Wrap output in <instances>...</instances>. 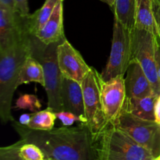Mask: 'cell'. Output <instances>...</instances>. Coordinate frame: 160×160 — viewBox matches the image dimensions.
I'll return each instance as SVG.
<instances>
[{
    "label": "cell",
    "mask_w": 160,
    "mask_h": 160,
    "mask_svg": "<svg viewBox=\"0 0 160 160\" xmlns=\"http://www.w3.org/2000/svg\"><path fill=\"white\" fill-rule=\"evenodd\" d=\"M23 143H33L44 152L45 159L53 160H96L95 142L85 123L63 126L50 131H38L12 122Z\"/></svg>",
    "instance_id": "6da1fadb"
},
{
    "label": "cell",
    "mask_w": 160,
    "mask_h": 160,
    "mask_svg": "<svg viewBox=\"0 0 160 160\" xmlns=\"http://www.w3.org/2000/svg\"><path fill=\"white\" fill-rule=\"evenodd\" d=\"M31 54L27 28L6 48L0 49V118L12 122V102L25 59Z\"/></svg>",
    "instance_id": "7a4b0ae2"
},
{
    "label": "cell",
    "mask_w": 160,
    "mask_h": 160,
    "mask_svg": "<svg viewBox=\"0 0 160 160\" xmlns=\"http://www.w3.org/2000/svg\"><path fill=\"white\" fill-rule=\"evenodd\" d=\"M96 160H146L152 153L114 125H109L95 141Z\"/></svg>",
    "instance_id": "3957f363"
},
{
    "label": "cell",
    "mask_w": 160,
    "mask_h": 160,
    "mask_svg": "<svg viewBox=\"0 0 160 160\" xmlns=\"http://www.w3.org/2000/svg\"><path fill=\"white\" fill-rule=\"evenodd\" d=\"M29 43L31 55L42 64L43 68L48 108L55 112L62 111L60 91L62 76L57 59V48L59 43L45 45L31 34H29Z\"/></svg>",
    "instance_id": "277c9868"
},
{
    "label": "cell",
    "mask_w": 160,
    "mask_h": 160,
    "mask_svg": "<svg viewBox=\"0 0 160 160\" xmlns=\"http://www.w3.org/2000/svg\"><path fill=\"white\" fill-rule=\"evenodd\" d=\"M101 73L92 67L81 82L84 94L86 125L97 140L102 132L109 126L102 109L101 98Z\"/></svg>",
    "instance_id": "5b68a950"
},
{
    "label": "cell",
    "mask_w": 160,
    "mask_h": 160,
    "mask_svg": "<svg viewBox=\"0 0 160 160\" xmlns=\"http://www.w3.org/2000/svg\"><path fill=\"white\" fill-rule=\"evenodd\" d=\"M114 126L148 149L155 158L160 156V125L138 118L123 110Z\"/></svg>",
    "instance_id": "8992f818"
},
{
    "label": "cell",
    "mask_w": 160,
    "mask_h": 160,
    "mask_svg": "<svg viewBox=\"0 0 160 160\" xmlns=\"http://www.w3.org/2000/svg\"><path fill=\"white\" fill-rule=\"evenodd\" d=\"M131 32L114 19L111 52L101 76L108 81L119 75H125L132 59Z\"/></svg>",
    "instance_id": "52a82bcc"
},
{
    "label": "cell",
    "mask_w": 160,
    "mask_h": 160,
    "mask_svg": "<svg viewBox=\"0 0 160 160\" xmlns=\"http://www.w3.org/2000/svg\"><path fill=\"white\" fill-rule=\"evenodd\" d=\"M156 38L145 30L134 28L131 32V55L132 59L140 63L152 85L156 95L160 94V80L156 63Z\"/></svg>",
    "instance_id": "ba28073f"
},
{
    "label": "cell",
    "mask_w": 160,
    "mask_h": 160,
    "mask_svg": "<svg viewBox=\"0 0 160 160\" xmlns=\"http://www.w3.org/2000/svg\"><path fill=\"white\" fill-rule=\"evenodd\" d=\"M127 98L124 75H119L108 81L101 79V98L106 121L115 124L122 113Z\"/></svg>",
    "instance_id": "9c48e42d"
},
{
    "label": "cell",
    "mask_w": 160,
    "mask_h": 160,
    "mask_svg": "<svg viewBox=\"0 0 160 160\" xmlns=\"http://www.w3.org/2000/svg\"><path fill=\"white\" fill-rule=\"evenodd\" d=\"M57 59L62 76L79 83L82 82L92 68L67 38L58 45Z\"/></svg>",
    "instance_id": "30bf717a"
},
{
    "label": "cell",
    "mask_w": 160,
    "mask_h": 160,
    "mask_svg": "<svg viewBox=\"0 0 160 160\" xmlns=\"http://www.w3.org/2000/svg\"><path fill=\"white\" fill-rule=\"evenodd\" d=\"M124 83L128 98H145L156 95L140 63L134 59H131L126 71V77L124 75Z\"/></svg>",
    "instance_id": "8fae6325"
},
{
    "label": "cell",
    "mask_w": 160,
    "mask_h": 160,
    "mask_svg": "<svg viewBox=\"0 0 160 160\" xmlns=\"http://www.w3.org/2000/svg\"><path fill=\"white\" fill-rule=\"evenodd\" d=\"M60 95L62 110L71 112L81 117L86 124L84 94L81 83L62 77Z\"/></svg>",
    "instance_id": "7c38bea8"
},
{
    "label": "cell",
    "mask_w": 160,
    "mask_h": 160,
    "mask_svg": "<svg viewBox=\"0 0 160 160\" xmlns=\"http://www.w3.org/2000/svg\"><path fill=\"white\" fill-rule=\"evenodd\" d=\"M24 18L0 6V49L10 45L26 29Z\"/></svg>",
    "instance_id": "4fadbf2b"
},
{
    "label": "cell",
    "mask_w": 160,
    "mask_h": 160,
    "mask_svg": "<svg viewBox=\"0 0 160 160\" xmlns=\"http://www.w3.org/2000/svg\"><path fill=\"white\" fill-rule=\"evenodd\" d=\"M63 1L60 0L46 23L33 34L45 45L60 43L65 38L63 27Z\"/></svg>",
    "instance_id": "5bb4252c"
},
{
    "label": "cell",
    "mask_w": 160,
    "mask_h": 160,
    "mask_svg": "<svg viewBox=\"0 0 160 160\" xmlns=\"http://www.w3.org/2000/svg\"><path fill=\"white\" fill-rule=\"evenodd\" d=\"M156 95L145 98H128L123 110L138 118L155 121V102Z\"/></svg>",
    "instance_id": "9a60e30c"
},
{
    "label": "cell",
    "mask_w": 160,
    "mask_h": 160,
    "mask_svg": "<svg viewBox=\"0 0 160 160\" xmlns=\"http://www.w3.org/2000/svg\"><path fill=\"white\" fill-rule=\"evenodd\" d=\"M59 1L60 0H45L40 9L25 17V26L29 34H36L45 25Z\"/></svg>",
    "instance_id": "2e32d148"
},
{
    "label": "cell",
    "mask_w": 160,
    "mask_h": 160,
    "mask_svg": "<svg viewBox=\"0 0 160 160\" xmlns=\"http://www.w3.org/2000/svg\"><path fill=\"white\" fill-rule=\"evenodd\" d=\"M31 82L38 83L43 88L45 86V75L42 64L30 54L25 59L20 70L17 87Z\"/></svg>",
    "instance_id": "e0dca14e"
},
{
    "label": "cell",
    "mask_w": 160,
    "mask_h": 160,
    "mask_svg": "<svg viewBox=\"0 0 160 160\" xmlns=\"http://www.w3.org/2000/svg\"><path fill=\"white\" fill-rule=\"evenodd\" d=\"M114 19L127 30L132 31L135 28L136 0H116L112 8Z\"/></svg>",
    "instance_id": "ac0fdd59"
},
{
    "label": "cell",
    "mask_w": 160,
    "mask_h": 160,
    "mask_svg": "<svg viewBox=\"0 0 160 160\" xmlns=\"http://www.w3.org/2000/svg\"><path fill=\"white\" fill-rule=\"evenodd\" d=\"M152 33L156 38L152 0H136L135 28Z\"/></svg>",
    "instance_id": "d6986e66"
},
{
    "label": "cell",
    "mask_w": 160,
    "mask_h": 160,
    "mask_svg": "<svg viewBox=\"0 0 160 160\" xmlns=\"http://www.w3.org/2000/svg\"><path fill=\"white\" fill-rule=\"evenodd\" d=\"M56 119V112L49 108H47L45 110L32 113L31 122L27 127L38 131H50L54 128Z\"/></svg>",
    "instance_id": "ffe728a7"
},
{
    "label": "cell",
    "mask_w": 160,
    "mask_h": 160,
    "mask_svg": "<svg viewBox=\"0 0 160 160\" xmlns=\"http://www.w3.org/2000/svg\"><path fill=\"white\" fill-rule=\"evenodd\" d=\"M20 142L19 155L23 160H45V156L42 150L33 143Z\"/></svg>",
    "instance_id": "44dd1931"
},
{
    "label": "cell",
    "mask_w": 160,
    "mask_h": 160,
    "mask_svg": "<svg viewBox=\"0 0 160 160\" xmlns=\"http://www.w3.org/2000/svg\"><path fill=\"white\" fill-rule=\"evenodd\" d=\"M42 106L40 101L34 95L24 94L19 97L16 102V108L21 109H28L30 111H34L39 109Z\"/></svg>",
    "instance_id": "7402d4cb"
},
{
    "label": "cell",
    "mask_w": 160,
    "mask_h": 160,
    "mask_svg": "<svg viewBox=\"0 0 160 160\" xmlns=\"http://www.w3.org/2000/svg\"><path fill=\"white\" fill-rule=\"evenodd\" d=\"M20 142L15 144L2 147L0 148V160H23L19 155Z\"/></svg>",
    "instance_id": "603a6c76"
},
{
    "label": "cell",
    "mask_w": 160,
    "mask_h": 160,
    "mask_svg": "<svg viewBox=\"0 0 160 160\" xmlns=\"http://www.w3.org/2000/svg\"><path fill=\"white\" fill-rule=\"evenodd\" d=\"M56 115L57 119H59L62 122L63 126L70 127L75 122H80L81 123H84V120L81 117H78V115L73 113V112H68V111H59V112H56Z\"/></svg>",
    "instance_id": "cb8c5ba5"
},
{
    "label": "cell",
    "mask_w": 160,
    "mask_h": 160,
    "mask_svg": "<svg viewBox=\"0 0 160 160\" xmlns=\"http://www.w3.org/2000/svg\"><path fill=\"white\" fill-rule=\"evenodd\" d=\"M152 5L156 32V40L160 46V0H152Z\"/></svg>",
    "instance_id": "d4e9b609"
},
{
    "label": "cell",
    "mask_w": 160,
    "mask_h": 160,
    "mask_svg": "<svg viewBox=\"0 0 160 160\" xmlns=\"http://www.w3.org/2000/svg\"><path fill=\"white\" fill-rule=\"evenodd\" d=\"M16 4V11L20 16L26 17L29 15L28 0H14Z\"/></svg>",
    "instance_id": "484cf974"
},
{
    "label": "cell",
    "mask_w": 160,
    "mask_h": 160,
    "mask_svg": "<svg viewBox=\"0 0 160 160\" xmlns=\"http://www.w3.org/2000/svg\"><path fill=\"white\" fill-rule=\"evenodd\" d=\"M155 121L160 125V94L157 96L155 102Z\"/></svg>",
    "instance_id": "4316f807"
},
{
    "label": "cell",
    "mask_w": 160,
    "mask_h": 160,
    "mask_svg": "<svg viewBox=\"0 0 160 160\" xmlns=\"http://www.w3.org/2000/svg\"><path fill=\"white\" fill-rule=\"evenodd\" d=\"M0 6H4L13 12H17L16 11V4L14 0H0Z\"/></svg>",
    "instance_id": "83f0119b"
},
{
    "label": "cell",
    "mask_w": 160,
    "mask_h": 160,
    "mask_svg": "<svg viewBox=\"0 0 160 160\" xmlns=\"http://www.w3.org/2000/svg\"><path fill=\"white\" fill-rule=\"evenodd\" d=\"M31 116L32 113H24L23 115H21L19 118V123L22 125H24V126H28L30 123L31 120Z\"/></svg>",
    "instance_id": "f1b7e54d"
},
{
    "label": "cell",
    "mask_w": 160,
    "mask_h": 160,
    "mask_svg": "<svg viewBox=\"0 0 160 160\" xmlns=\"http://www.w3.org/2000/svg\"><path fill=\"white\" fill-rule=\"evenodd\" d=\"M155 56H156V69H157V73H158V75H159V78L160 80V46L158 43L156 47V52H155Z\"/></svg>",
    "instance_id": "f546056e"
},
{
    "label": "cell",
    "mask_w": 160,
    "mask_h": 160,
    "mask_svg": "<svg viewBox=\"0 0 160 160\" xmlns=\"http://www.w3.org/2000/svg\"><path fill=\"white\" fill-rule=\"evenodd\" d=\"M100 1L103 2H105V3H106V4H107L108 6H109V7L112 9V8L113 7L114 4H115L116 0H100Z\"/></svg>",
    "instance_id": "4dcf8cb0"
},
{
    "label": "cell",
    "mask_w": 160,
    "mask_h": 160,
    "mask_svg": "<svg viewBox=\"0 0 160 160\" xmlns=\"http://www.w3.org/2000/svg\"><path fill=\"white\" fill-rule=\"evenodd\" d=\"M155 159H156V158H155V157H150V158H148V159H146V160H155Z\"/></svg>",
    "instance_id": "1f68e13d"
},
{
    "label": "cell",
    "mask_w": 160,
    "mask_h": 160,
    "mask_svg": "<svg viewBox=\"0 0 160 160\" xmlns=\"http://www.w3.org/2000/svg\"><path fill=\"white\" fill-rule=\"evenodd\" d=\"M155 160H160V156H158V157H156V159H155Z\"/></svg>",
    "instance_id": "d6a6232c"
},
{
    "label": "cell",
    "mask_w": 160,
    "mask_h": 160,
    "mask_svg": "<svg viewBox=\"0 0 160 160\" xmlns=\"http://www.w3.org/2000/svg\"><path fill=\"white\" fill-rule=\"evenodd\" d=\"M45 160H53V159H45Z\"/></svg>",
    "instance_id": "836d02e7"
}]
</instances>
